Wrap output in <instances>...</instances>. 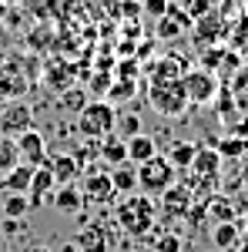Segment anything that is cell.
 <instances>
[{
    "label": "cell",
    "instance_id": "obj_1",
    "mask_svg": "<svg viewBox=\"0 0 248 252\" xmlns=\"http://www.w3.org/2000/svg\"><path fill=\"white\" fill-rule=\"evenodd\" d=\"M114 219L128 235L141 239V235H148L154 229V222H158V205H154V198H148V195H141V192L124 195L121 205L114 209Z\"/></svg>",
    "mask_w": 248,
    "mask_h": 252
},
{
    "label": "cell",
    "instance_id": "obj_2",
    "mask_svg": "<svg viewBox=\"0 0 248 252\" xmlns=\"http://www.w3.org/2000/svg\"><path fill=\"white\" fill-rule=\"evenodd\" d=\"M74 128H77V135L87 138V141H101V138L114 135V128H117L114 104H108L104 97H91L84 104V111L74 118Z\"/></svg>",
    "mask_w": 248,
    "mask_h": 252
},
{
    "label": "cell",
    "instance_id": "obj_3",
    "mask_svg": "<svg viewBox=\"0 0 248 252\" xmlns=\"http://www.w3.org/2000/svg\"><path fill=\"white\" fill-rule=\"evenodd\" d=\"M174 182H178V178H174L171 161L161 155V152L154 158H148L144 165H138V192L148 195V198H161Z\"/></svg>",
    "mask_w": 248,
    "mask_h": 252
},
{
    "label": "cell",
    "instance_id": "obj_4",
    "mask_svg": "<svg viewBox=\"0 0 248 252\" xmlns=\"http://www.w3.org/2000/svg\"><path fill=\"white\" fill-rule=\"evenodd\" d=\"M148 101H151V108L158 111L161 118H181L188 111V97H185V88H181V81H151V88H148Z\"/></svg>",
    "mask_w": 248,
    "mask_h": 252
},
{
    "label": "cell",
    "instance_id": "obj_5",
    "mask_svg": "<svg viewBox=\"0 0 248 252\" xmlns=\"http://www.w3.org/2000/svg\"><path fill=\"white\" fill-rule=\"evenodd\" d=\"M181 88H185V97H188V104L194 108H205L211 104L215 97H218V78H215V71H205V67H188L185 74H181Z\"/></svg>",
    "mask_w": 248,
    "mask_h": 252
},
{
    "label": "cell",
    "instance_id": "obj_6",
    "mask_svg": "<svg viewBox=\"0 0 248 252\" xmlns=\"http://www.w3.org/2000/svg\"><path fill=\"white\" fill-rule=\"evenodd\" d=\"M34 125V111L27 101L10 97V101H0V138H17Z\"/></svg>",
    "mask_w": 248,
    "mask_h": 252
},
{
    "label": "cell",
    "instance_id": "obj_7",
    "mask_svg": "<svg viewBox=\"0 0 248 252\" xmlns=\"http://www.w3.org/2000/svg\"><path fill=\"white\" fill-rule=\"evenodd\" d=\"M77 192H81V198H84V205H111V202L117 198V192H114V185H111V175H108V172L81 175Z\"/></svg>",
    "mask_w": 248,
    "mask_h": 252
},
{
    "label": "cell",
    "instance_id": "obj_8",
    "mask_svg": "<svg viewBox=\"0 0 248 252\" xmlns=\"http://www.w3.org/2000/svg\"><path fill=\"white\" fill-rule=\"evenodd\" d=\"M14 145H17V155H20V165H30V168H40V165H47V141L40 135L37 128H27L24 135L14 138Z\"/></svg>",
    "mask_w": 248,
    "mask_h": 252
},
{
    "label": "cell",
    "instance_id": "obj_9",
    "mask_svg": "<svg viewBox=\"0 0 248 252\" xmlns=\"http://www.w3.org/2000/svg\"><path fill=\"white\" fill-rule=\"evenodd\" d=\"M191 205H194V195L185 182H174L171 189L161 195V215L165 219H188Z\"/></svg>",
    "mask_w": 248,
    "mask_h": 252
},
{
    "label": "cell",
    "instance_id": "obj_10",
    "mask_svg": "<svg viewBox=\"0 0 248 252\" xmlns=\"http://www.w3.org/2000/svg\"><path fill=\"white\" fill-rule=\"evenodd\" d=\"M54 189H57V182H54V175L47 165H40L34 168V178H30V189H27V205L30 209H44L51 198H54Z\"/></svg>",
    "mask_w": 248,
    "mask_h": 252
},
{
    "label": "cell",
    "instance_id": "obj_11",
    "mask_svg": "<svg viewBox=\"0 0 248 252\" xmlns=\"http://www.w3.org/2000/svg\"><path fill=\"white\" fill-rule=\"evenodd\" d=\"M47 168L54 175V182L57 185H77V178H81V165H77V158L71 152H57V155H47Z\"/></svg>",
    "mask_w": 248,
    "mask_h": 252
},
{
    "label": "cell",
    "instance_id": "obj_12",
    "mask_svg": "<svg viewBox=\"0 0 248 252\" xmlns=\"http://www.w3.org/2000/svg\"><path fill=\"white\" fill-rule=\"evenodd\" d=\"M97 161L108 165V168L128 165V141L117 138V131H114V135H108V138H101V141H97Z\"/></svg>",
    "mask_w": 248,
    "mask_h": 252
},
{
    "label": "cell",
    "instance_id": "obj_13",
    "mask_svg": "<svg viewBox=\"0 0 248 252\" xmlns=\"http://www.w3.org/2000/svg\"><path fill=\"white\" fill-rule=\"evenodd\" d=\"M185 71H188V61L181 58V54H165V58H158V61L148 64L151 81H181Z\"/></svg>",
    "mask_w": 248,
    "mask_h": 252
},
{
    "label": "cell",
    "instance_id": "obj_14",
    "mask_svg": "<svg viewBox=\"0 0 248 252\" xmlns=\"http://www.w3.org/2000/svg\"><path fill=\"white\" fill-rule=\"evenodd\" d=\"M74 246L81 252H108L111 239L104 232V225H84V229L74 235Z\"/></svg>",
    "mask_w": 248,
    "mask_h": 252
},
{
    "label": "cell",
    "instance_id": "obj_15",
    "mask_svg": "<svg viewBox=\"0 0 248 252\" xmlns=\"http://www.w3.org/2000/svg\"><path fill=\"white\" fill-rule=\"evenodd\" d=\"M30 178H34V168L30 165H17L0 178V192L3 195H27L30 189Z\"/></svg>",
    "mask_w": 248,
    "mask_h": 252
},
{
    "label": "cell",
    "instance_id": "obj_16",
    "mask_svg": "<svg viewBox=\"0 0 248 252\" xmlns=\"http://www.w3.org/2000/svg\"><path fill=\"white\" fill-rule=\"evenodd\" d=\"M74 78H77V71L71 64H47V71H44V84L54 94H64L67 88H74Z\"/></svg>",
    "mask_w": 248,
    "mask_h": 252
},
{
    "label": "cell",
    "instance_id": "obj_17",
    "mask_svg": "<svg viewBox=\"0 0 248 252\" xmlns=\"http://www.w3.org/2000/svg\"><path fill=\"white\" fill-rule=\"evenodd\" d=\"M194 155H198V145L194 141H185V138H178V141H171L168 145V161H171L174 172H188L191 161H194Z\"/></svg>",
    "mask_w": 248,
    "mask_h": 252
},
{
    "label": "cell",
    "instance_id": "obj_18",
    "mask_svg": "<svg viewBox=\"0 0 248 252\" xmlns=\"http://www.w3.org/2000/svg\"><path fill=\"white\" fill-rule=\"evenodd\" d=\"M51 205H54L60 215H77L81 205H84V198H81V192H77V185H57Z\"/></svg>",
    "mask_w": 248,
    "mask_h": 252
},
{
    "label": "cell",
    "instance_id": "obj_19",
    "mask_svg": "<svg viewBox=\"0 0 248 252\" xmlns=\"http://www.w3.org/2000/svg\"><path fill=\"white\" fill-rule=\"evenodd\" d=\"M158 155V141H154L151 135H134V138H128V161L131 165H144L148 158H154Z\"/></svg>",
    "mask_w": 248,
    "mask_h": 252
},
{
    "label": "cell",
    "instance_id": "obj_20",
    "mask_svg": "<svg viewBox=\"0 0 248 252\" xmlns=\"http://www.w3.org/2000/svg\"><path fill=\"white\" fill-rule=\"evenodd\" d=\"M111 185H114L117 195H134L138 192V165H117V168H111Z\"/></svg>",
    "mask_w": 248,
    "mask_h": 252
},
{
    "label": "cell",
    "instance_id": "obj_21",
    "mask_svg": "<svg viewBox=\"0 0 248 252\" xmlns=\"http://www.w3.org/2000/svg\"><path fill=\"white\" fill-rule=\"evenodd\" d=\"M205 212L215 219V222H235V205H231L228 195H208L205 198Z\"/></svg>",
    "mask_w": 248,
    "mask_h": 252
},
{
    "label": "cell",
    "instance_id": "obj_22",
    "mask_svg": "<svg viewBox=\"0 0 248 252\" xmlns=\"http://www.w3.org/2000/svg\"><path fill=\"white\" fill-rule=\"evenodd\" d=\"M211 242L218 252H235V242H238V225L235 222H215L211 229Z\"/></svg>",
    "mask_w": 248,
    "mask_h": 252
},
{
    "label": "cell",
    "instance_id": "obj_23",
    "mask_svg": "<svg viewBox=\"0 0 248 252\" xmlns=\"http://www.w3.org/2000/svg\"><path fill=\"white\" fill-rule=\"evenodd\" d=\"M138 94V81H124V78H114L111 81V88H108V94H104V101L108 104H128L131 97Z\"/></svg>",
    "mask_w": 248,
    "mask_h": 252
},
{
    "label": "cell",
    "instance_id": "obj_24",
    "mask_svg": "<svg viewBox=\"0 0 248 252\" xmlns=\"http://www.w3.org/2000/svg\"><path fill=\"white\" fill-rule=\"evenodd\" d=\"M91 101V94H87V88H67L64 94H60V101H57V108L60 111H67V115H81L84 111V104Z\"/></svg>",
    "mask_w": 248,
    "mask_h": 252
},
{
    "label": "cell",
    "instance_id": "obj_25",
    "mask_svg": "<svg viewBox=\"0 0 248 252\" xmlns=\"http://www.w3.org/2000/svg\"><path fill=\"white\" fill-rule=\"evenodd\" d=\"M10 74H14V71H10V67H0V97H3V101H10V97H20V91H24V88H27V81L20 78H10Z\"/></svg>",
    "mask_w": 248,
    "mask_h": 252
},
{
    "label": "cell",
    "instance_id": "obj_26",
    "mask_svg": "<svg viewBox=\"0 0 248 252\" xmlns=\"http://www.w3.org/2000/svg\"><path fill=\"white\" fill-rule=\"evenodd\" d=\"M20 165V155H17V145L14 138H0V175H7L10 168Z\"/></svg>",
    "mask_w": 248,
    "mask_h": 252
},
{
    "label": "cell",
    "instance_id": "obj_27",
    "mask_svg": "<svg viewBox=\"0 0 248 252\" xmlns=\"http://www.w3.org/2000/svg\"><path fill=\"white\" fill-rule=\"evenodd\" d=\"M111 81H114V71H94L91 81H87V94L91 97H104L108 88H111Z\"/></svg>",
    "mask_w": 248,
    "mask_h": 252
},
{
    "label": "cell",
    "instance_id": "obj_28",
    "mask_svg": "<svg viewBox=\"0 0 248 252\" xmlns=\"http://www.w3.org/2000/svg\"><path fill=\"white\" fill-rule=\"evenodd\" d=\"M248 152V141L245 138H238V135H228L221 145H218V155L221 158H242Z\"/></svg>",
    "mask_w": 248,
    "mask_h": 252
},
{
    "label": "cell",
    "instance_id": "obj_29",
    "mask_svg": "<svg viewBox=\"0 0 248 252\" xmlns=\"http://www.w3.org/2000/svg\"><path fill=\"white\" fill-rule=\"evenodd\" d=\"M30 205H27V195H7V202H3V219H24Z\"/></svg>",
    "mask_w": 248,
    "mask_h": 252
},
{
    "label": "cell",
    "instance_id": "obj_30",
    "mask_svg": "<svg viewBox=\"0 0 248 252\" xmlns=\"http://www.w3.org/2000/svg\"><path fill=\"white\" fill-rule=\"evenodd\" d=\"M114 131H121L117 138H124V141H128V138H134V135H141V118H138V115L117 118V128H114Z\"/></svg>",
    "mask_w": 248,
    "mask_h": 252
},
{
    "label": "cell",
    "instance_id": "obj_31",
    "mask_svg": "<svg viewBox=\"0 0 248 252\" xmlns=\"http://www.w3.org/2000/svg\"><path fill=\"white\" fill-rule=\"evenodd\" d=\"M141 10L148 14V17H154V20H161L168 10H171V3L168 0H141Z\"/></svg>",
    "mask_w": 248,
    "mask_h": 252
},
{
    "label": "cell",
    "instance_id": "obj_32",
    "mask_svg": "<svg viewBox=\"0 0 248 252\" xmlns=\"http://www.w3.org/2000/svg\"><path fill=\"white\" fill-rule=\"evenodd\" d=\"M154 246H158V252H181V239L174 232H168V235H161Z\"/></svg>",
    "mask_w": 248,
    "mask_h": 252
},
{
    "label": "cell",
    "instance_id": "obj_33",
    "mask_svg": "<svg viewBox=\"0 0 248 252\" xmlns=\"http://www.w3.org/2000/svg\"><path fill=\"white\" fill-rule=\"evenodd\" d=\"M208 10V0H191L188 3V14H205Z\"/></svg>",
    "mask_w": 248,
    "mask_h": 252
},
{
    "label": "cell",
    "instance_id": "obj_34",
    "mask_svg": "<svg viewBox=\"0 0 248 252\" xmlns=\"http://www.w3.org/2000/svg\"><path fill=\"white\" fill-rule=\"evenodd\" d=\"M121 14H128V20H131L134 14H141V3H121Z\"/></svg>",
    "mask_w": 248,
    "mask_h": 252
},
{
    "label": "cell",
    "instance_id": "obj_35",
    "mask_svg": "<svg viewBox=\"0 0 248 252\" xmlns=\"http://www.w3.org/2000/svg\"><path fill=\"white\" fill-rule=\"evenodd\" d=\"M7 17V0H0V20Z\"/></svg>",
    "mask_w": 248,
    "mask_h": 252
},
{
    "label": "cell",
    "instance_id": "obj_36",
    "mask_svg": "<svg viewBox=\"0 0 248 252\" xmlns=\"http://www.w3.org/2000/svg\"><path fill=\"white\" fill-rule=\"evenodd\" d=\"M30 252H51V249H44V246H34V249H30Z\"/></svg>",
    "mask_w": 248,
    "mask_h": 252
},
{
    "label": "cell",
    "instance_id": "obj_37",
    "mask_svg": "<svg viewBox=\"0 0 248 252\" xmlns=\"http://www.w3.org/2000/svg\"><path fill=\"white\" fill-rule=\"evenodd\" d=\"M245 178H248V172H245Z\"/></svg>",
    "mask_w": 248,
    "mask_h": 252
}]
</instances>
